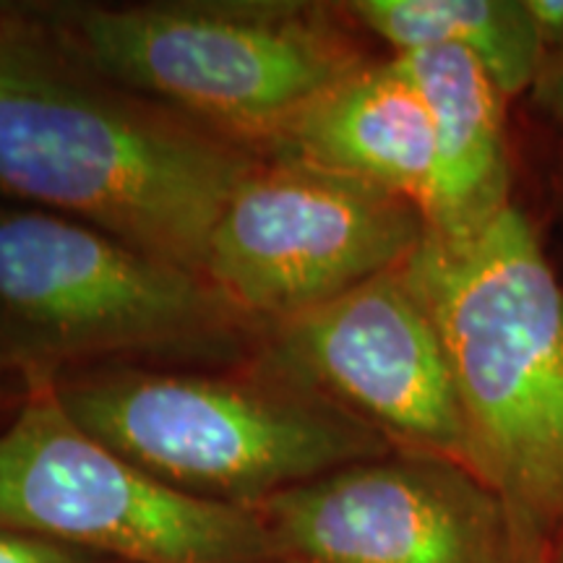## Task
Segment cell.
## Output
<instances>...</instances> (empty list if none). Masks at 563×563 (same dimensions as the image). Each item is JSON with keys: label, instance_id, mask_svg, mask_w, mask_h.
I'll use <instances>...</instances> for the list:
<instances>
[{"label": "cell", "instance_id": "cell-1", "mask_svg": "<svg viewBox=\"0 0 563 563\" xmlns=\"http://www.w3.org/2000/svg\"><path fill=\"white\" fill-rule=\"evenodd\" d=\"M262 157L0 21V196L95 224L201 274L209 232Z\"/></svg>", "mask_w": 563, "mask_h": 563}, {"label": "cell", "instance_id": "cell-2", "mask_svg": "<svg viewBox=\"0 0 563 563\" xmlns=\"http://www.w3.org/2000/svg\"><path fill=\"white\" fill-rule=\"evenodd\" d=\"M439 327L467 470L504 504L522 563L563 538V285L511 203L462 241L428 235L405 264Z\"/></svg>", "mask_w": 563, "mask_h": 563}, {"label": "cell", "instance_id": "cell-3", "mask_svg": "<svg viewBox=\"0 0 563 563\" xmlns=\"http://www.w3.org/2000/svg\"><path fill=\"white\" fill-rule=\"evenodd\" d=\"M334 5L178 0L55 13L51 40L100 79L266 146L365 60Z\"/></svg>", "mask_w": 563, "mask_h": 563}, {"label": "cell", "instance_id": "cell-4", "mask_svg": "<svg viewBox=\"0 0 563 563\" xmlns=\"http://www.w3.org/2000/svg\"><path fill=\"white\" fill-rule=\"evenodd\" d=\"M53 384L70 418L141 473L243 509L394 449L269 368L258 378L121 368Z\"/></svg>", "mask_w": 563, "mask_h": 563}, {"label": "cell", "instance_id": "cell-5", "mask_svg": "<svg viewBox=\"0 0 563 563\" xmlns=\"http://www.w3.org/2000/svg\"><path fill=\"white\" fill-rule=\"evenodd\" d=\"M0 527L131 563H264L258 514L167 488L89 435L55 397L32 389L0 431Z\"/></svg>", "mask_w": 563, "mask_h": 563}, {"label": "cell", "instance_id": "cell-6", "mask_svg": "<svg viewBox=\"0 0 563 563\" xmlns=\"http://www.w3.org/2000/svg\"><path fill=\"white\" fill-rule=\"evenodd\" d=\"M0 321L40 361L211 350L249 323L201 274L34 207H0Z\"/></svg>", "mask_w": 563, "mask_h": 563}, {"label": "cell", "instance_id": "cell-7", "mask_svg": "<svg viewBox=\"0 0 563 563\" xmlns=\"http://www.w3.org/2000/svg\"><path fill=\"white\" fill-rule=\"evenodd\" d=\"M412 201L290 157L258 159L209 232L201 277L245 321L292 319L426 243Z\"/></svg>", "mask_w": 563, "mask_h": 563}, {"label": "cell", "instance_id": "cell-8", "mask_svg": "<svg viewBox=\"0 0 563 563\" xmlns=\"http://www.w3.org/2000/svg\"><path fill=\"white\" fill-rule=\"evenodd\" d=\"M266 368L350 412L402 452L467 467L446 350L405 266L272 323Z\"/></svg>", "mask_w": 563, "mask_h": 563}, {"label": "cell", "instance_id": "cell-9", "mask_svg": "<svg viewBox=\"0 0 563 563\" xmlns=\"http://www.w3.org/2000/svg\"><path fill=\"white\" fill-rule=\"evenodd\" d=\"M274 555L300 563H522L498 496L431 454L355 462L253 506Z\"/></svg>", "mask_w": 563, "mask_h": 563}, {"label": "cell", "instance_id": "cell-10", "mask_svg": "<svg viewBox=\"0 0 563 563\" xmlns=\"http://www.w3.org/2000/svg\"><path fill=\"white\" fill-rule=\"evenodd\" d=\"M266 152L382 188L420 211L431 194V121L418 89L394 58L365 63L323 91Z\"/></svg>", "mask_w": 563, "mask_h": 563}, {"label": "cell", "instance_id": "cell-11", "mask_svg": "<svg viewBox=\"0 0 563 563\" xmlns=\"http://www.w3.org/2000/svg\"><path fill=\"white\" fill-rule=\"evenodd\" d=\"M418 89L433 131V183L422 217L435 241L475 235L511 207L504 100L477 60L460 51L391 55Z\"/></svg>", "mask_w": 563, "mask_h": 563}, {"label": "cell", "instance_id": "cell-12", "mask_svg": "<svg viewBox=\"0 0 563 563\" xmlns=\"http://www.w3.org/2000/svg\"><path fill=\"white\" fill-rule=\"evenodd\" d=\"M340 9L394 55L435 47L470 55L506 100L530 91L545 63L525 0H350Z\"/></svg>", "mask_w": 563, "mask_h": 563}, {"label": "cell", "instance_id": "cell-13", "mask_svg": "<svg viewBox=\"0 0 563 563\" xmlns=\"http://www.w3.org/2000/svg\"><path fill=\"white\" fill-rule=\"evenodd\" d=\"M0 563H89L84 551L0 527Z\"/></svg>", "mask_w": 563, "mask_h": 563}, {"label": "cell", "instance_id": "cell-14", "mask_svg": "<svg viewBox=\"0 0 563 563\" xmlns=\"http://www.w3.org/2000/svg\"><path fill=\"white\" fill-rule=\"evenodd\" d=\"M534 102L545 110L563 139V51L548 53L538 79L532 84ZM561 196H563V157H561Z\"/></svg>", "mask_w": 563, "mask_h": 563}, {"label": "cell", "instance_id": "cell-15", "mask_svg": "<svg viewBox=\"0 0 563 563\" xmlns=\"http://www.w3.org/2000/svg\"><path fill=\"white\" fill-rule=\"evenodd\" d=\"M545 55L563 51V0H525Z\"/></svg>", "mask_w": 563, "mask_h": 563}, {"label": "cell", "instance_id": "cell-16", "mask_svg": "<svg viewBox=\"0 0 563 563\" xmlns=\"http://www.w3.org/2000/svg\"><path fill=\"white\" fill-rule=\"evenodd\" d=\"M545 563H563V538L555 543V548L551 551V555H548Z\"/></svg>", "mask_w": 563, "mask_h": 563}, {"label": "cell", "instance_id": "cell-17", "mask_svg": "<svg viewBox=\"0 0 563 563\" xmlns=\"http://www.w3.org/2000/svg\"><path fill=\"white\" fill-rule=\"evenodd\" d=\"M282 563H300V561H282Z\"/></svg>", "mask_w": 563, "mask_h": 563}]
</instances>
